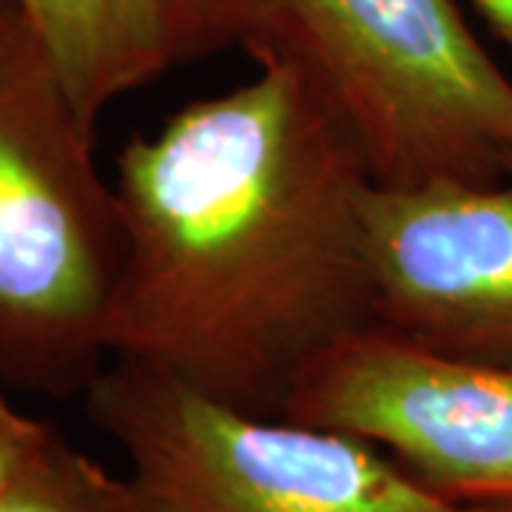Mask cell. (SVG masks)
<instances>
[{
    "label": "cell",
    "mask_w": 512,
    "mask_h": 512,
    "mask_svg": "<svg viewBox=\"0 0 512 512\" xmlns=\"http://www.w3.org/2000/svg\"><path fill=\"white\" fill-rule=\"evenodd\" d=\"M231 92L131 134L114 191L126 259L111 359L285 419L305 370L373 328L356 140L299 69L259 57Z\"/></svg>",
    "instance_id": "obj_1"
},
{
    "label": "cell",
    "mask_w": 512,
    "mask_h": 512,
    "mask_svg": "<svg viewBox=\"0 0 512 512\" xmlns=\"http://www.w3.org/2000/svg\"><path fill=\"white\" fill-rule=\"evenodd\" d=\"M20 12L0 23V384L83 399L126 259L114 183Z\"/></svg>",
    "instance_id": "obj_2"
},
{
    "label": "cell",
    "mask_w": 512,
    "mask_h": 512,
    "mask_svg": "<svg viewBox=\"0 0 512 512\" xmlns=\"http://www.w3.org/2000/svg\"><path fill=\"white\" fill-rule=\"evenodd\" d=\"M237 46L299 69L373 183H498L512 171V80L456 0H234Z\"/></svg>",
    "instance_id": "obj_3"
},
{
    "label": "cell",
    "mask_w": 512,
    "mask_h": 512,
    "mask_svg": "<svg viewBox=\"0 0 512 512\" xmlns=\"http://www.w3.org/2000/svg\"><path fill=\"white\" fill-rule=\"evenodd\" d=\"M80 402L126 456L123 512L456 510L365 441L242 413L134 359H109Z\"/></svg>",
    "instance_id": "obj_4"
},
{
    "label": "cell",
    "mask_w": 512,
    "mask_h": 512,
    "mask_svg": "<svg viewBox=\"0 0 512 512\" xmlns=\"http://www.w3.org/2000/svg\"><path fill=\"white\" fill-rule=\"evenodd\" d=\"M285 419L365 441L453 507L512 501V365L367 328L305 370Z\"/></svg>",
    "instance_id": "obj_5"
},
{
    "label": "cell",
    "mask_w": 512,
    "mask_h": 512,
    "mask_svg": "<svg viewBox=\"0 0 512 512\" xmlns=\"http://www.w3.org/2000/svg\"><path fill=\"white\" fill-rule=\"evenodd\" d=\"M373 328L441 356L512 365V171L498 183L370 185Z\"/></svg>",
    "instance_id": "obj_6"
},
{
    "label": "cell",
    "mask_w": 512,
    "mask_h": 512,
    "mask_svg": "<svg viewBox=\"0 0 512 512\" xmlns=\"http://www.w3.org/2000/svg\"><path fill=\"white\" fill-rule=\"evenodd\" d=\"M77 117L103 111L197 57L237 46L234 0H15Z\"/></svg>",
    "instance_id": "obj_7"
},
{
    "label": "cell",
    "mask_w": 512,
    "mask_h": 512,
    "mask_svg": "<svg viewBox=\"0 0 512 512\" xmlns=\"http://www.w3.org/2000/svg\"><path fill=\"white\" fill-rule=\"evenodd\" d=\"M0 512H123V481L60 436L29 476L0 495Z\"/></svg>",
    "instance_id": "obj_8"
},
{
    "label": "cell",
    "mask_w": 512,
    "mask_h": 512,
    "mask_svg": "<svg viewBox=\"0 0 512 512\" xmlns=\"http://www.w3.org/2000/svg\"><path fill=\"white\" fill-rule=\"evenodd\" d=\"M60 439L49 421L18 410L0 393V495L29 476Z\"/></svg>",
    "instance_id": "obj_9"
},
{
    "label": "cell",
    "mask_w": 512,
    "mask_h": 512,
    "mask_svg": "<svg viewBox=\"0 0 512 512\" xmlns=\"http://www.w3.org/2000/svg\"><path fill=\"white\" fill-rule=\"evenodd\" d=\"M476 6L512 52V0H476Z\"/></svg>",
    "instance_id": "obj_10"
},
{
    "label": "cell",
    "mask_w": 512,
    "mask_h": 512,
    "mask_svg": "<svg viewBox=\"0 0 512 512\" xmlns=\"http://www.w3.org/2000/svg\"><path fill=\"white\" fill-rule=\"evenodd\" d=\"M453 512H512V501H507V504H478V507H456Z\"/></svg>",
    "instance_id": "obj_11"
},
{
    "label": "cell",
    "mask_w": 512,
    "mask_h": 512,
    "mask_svg": "<svg viewBox=\"0 0 512 512\" xmlns=\"http://www.w3.org/2000/svg\"><path fill=\"white\" fill-rule=\"evenodd\" d=\"M18 12V6H15V0H0V23L6 18H12Z\"/></svg>",
    "instance_id": "obj_12"
}]
</instances>
